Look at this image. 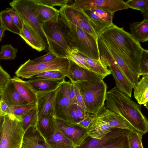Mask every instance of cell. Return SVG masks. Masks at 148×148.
Wrapping results in <instances>:
<instances>
[{
	"label": "cell",
	"mask_w": 148,
	"mask_h": 148,
	"mask_svg": "<svg viewBox=\"0 0 148 148\" xmlns=\"http://www.w3.org/2000/svg\"><path fill=\"white\" fill-rule=\"evenodd\" d=\"M106 107L124 118L134 130L143 135L148 131L147 119L141 107L116 86L107 91Z\"/></svg>",
	"instance_id": "6da1fadb"
},
{
	"label": "cell",
	"mask_w": 148,
	"mask_h": 148,
	"mask_svg": "<svg viewBox=\"0 0 148 148\" xmlns=\"http://www.w3.org/2000/svg\"><path fill=\"white\" fill-rule=\"evenodd\" d=\"M98 36L111 45L129 67L139 76L140 57L144 49L131 34L125 31L123 27H119L113 24Z\"/></svg>",
	"instance_id": "7a4b0ae2"
},
{
	"label": "cell",
	"mask_w": 148,
	"mask_h": 148,
	"mask_svg": "<svg viewBox=\"0 0 148 148\" xmlns=\"http://www.w3.org/2000/svg\"><path fill=\"white\" fill-rule=\"evenodd\" d=\"M59 22L72 49L92 59H100L97 39L60 16Z\"/></svg>",
	"instance_id": "3957f363"
},
{
	"label": "cell",
	"mask_w": 148,
	"mask_h": 148,
	"mask_svg": "<svg viewBox=\"0 0 148 148\" xmlns=\"http://www.w3.org/2000/svg\"><path fill=\"white\" fill-rule=\"evenodd\" d=\"M73 83L79 88L87 112L95 114L105 106L107 86L103 79Z\"/></svg>",
	"instance_id": "277c9868"
},
{
	"label": "cell",
	"mask_w": 148,
	"mask_h": 148,
	"mask_svg": "<svg viewBox=\"0 0 148 148\" xmlns=\"http://www.w3.org/2000/svg\"><path fill=\"white\" fill-rule=\"evenodd\" d=\"M70 62V60L66 58L57 57L49 62L38 63L29 59L20 66L15 74L18 77L30 79L39 73L57 71L66 76Z\"/></svg>",
	"instance_id": "5b68a950"
},
{
	"label": "cell",
	"mask_w": 148,
	"mask_h": 148,
	"mask_svg": "<svg viewBox=\"0 0 148 148\" xmlns=\"http://www.w3.org/2000/svg\"><path fill=\"white\" fill-rule=\"evenodd\" d=\"M42 27L49 52L58 57L67 58L72 49L59 21L57 23L45 22L42 23Z\"/></svg>",
	"instance_id": "8992f818"
},
{
	"label": "cell",
	"mask_w": 148,
	"mask_h": 148,
	"mask_svg": "<svg viewBox=\"0 0 148 148\" xmlns=\"http://www.w3.org/2000/svg\"><path fill=\"white\" fill-rule=\"evenodd\" d=\"M97 40L101 62L111 71L116 86L131 97L133 89L132 85L125 77L101 38L98 36Z\"/></svg>",
	"instance_id": "52a82bcc"
},
{
	"label": "cell",
	"mask_w": 148,
	"mask_h": 148,
	"mask_svg": "<svg viewBox=\"0 0 148 148\" xmlns=\"http://www.w3.org/2000/svg\"><path fill=\"white\" fill-rule=\"evenodd\" d=\"M9 4L18 14L23 21L34 30L47 44L42 29V23L38 19L36 9L38 5L36 0H14Z\"/></svg>",
	"instance_id": "ba28073f"
},
{
	"label": "cell",
	"mask_w": 148,
	"mask_h": 148,
	"mask_svg": "<svg viewBox=\"0 0 148 148\" xmlns=\"http://www.w3.org/2000/svg\"><path fill=\"white\" fill-rule=\"evenodd\" d=\"M24 132L19 121L6 114L0 148H21Z\"/></svg>",
	"instance_id": "9c48e42d"
},
{
	"label": "cell",
	"mask_w": 148,
	"mask_h": 148,
	"mask_svg": "<svg viewBox=\"0 0 148 148\" xmlns=\"http://www.w3.org/2000/svg\"><path fill=\"white\" fill-rule=\"evenodd\" d=\"M59 10L60 16L97 39V33L91 25L88 18L82 10L68 5L60 8Z\"/></svg>",
	"instance_id": "30bf717a"
},
{
	"label": "cell",
	"mask_w": 148,
	"mask_h": 148,
	"mask_svg": "<svg viewBox=\"0 0 148 148\" xmlns=\"http://www.w3.org/2000/svg\"><path fill=\"white\" fill-rule=\"evenodd\" d=\"M71 82L64 80L60 86L56 98L55 118L70 122L69 111L75 104L69 95Z\"/></svg>",
	"instance_id": "8fae6325"
},
{
	"label": "cell",
	"mask_w": 148,
	"mask_h": 148,
	"mask_svg": "<svg viewBox=\"0 0 148 148\" xmlns=\"http://www.w3.org/2000/svg\"><path fill=\"white\" fill-rule=\"evenodd\" d=\"M70 5L81 10L99 9L114 13L129 8L122 0H76Z\"/></svg>",
	"instance_id": "7c38bea8"
},
{
	"label": "cell",
	"mask_w": 148,
	"mask_h": 148,
	"mask_svg": "<svg viewBox=\"0 0 148 148\" xmlns=\"http://www.w3.org/2000/svg\"><path fill=\"white\" fill-rule=\"evenodd\" d=\"M59 130L74 144L76 147L79 145L88 135L87 129L77 123H73L55 118Z\"/></svg>",
	"instance_id": "4fadbf2b"
},
{
	"label": "cell",
	"mask_w": 148,
	"mask_h": 148,
	"mask_svg": "<svg viewBox=\"0 0 148 148\" xmlns=\"http://www.w3.org/2000/svg\"><path fill=\"white\" fill-rule=\"evenodd\" d=\"M60 86L56 90H53L36 93L38 117L48 114L55 117L56 98Z\"/></svg>",
	"instance_id": "5bb4252c"
},
{
	"label": "cell",
	"mask_w": 148,
	"mask_h": 148,
	"mask_svg": "<svg viewBox=\"0 0 148 148\" xmlns=\"http://www.w3.org/2000/svg\"><path fill=\"white\" fill-rule=\"evenodd\" d=\"M66 77L69 78L71 82L73 83L81 81L101 80L105 78L91 70L78 66L71 60Z\"/></svg>",
	"instance_id": "9a60e30c"
},
{
	"label": "cell",
	"mask_w": 148,
	"mask_h": 148,
	"mask_svg": "<svg viewBox=\"0 0 148 148\" xmlns=\"http://www.w3.org/2000/svg\"><path fill=\"white\" fill-rule=\"evenodd\" d=\"M131 131L127 129L112 128L109 133L101 139L94 138L88 135L76 148H99L116 138L127 135Z\"/></svg>",
	"instance_id": "2e32d148"
},
{
	"label": "cell",
	"mask_w": 148,
	"mask_h": 148,
	"mask_svg": "<svg viewBox=\"0 0 148 148\" xmlns=\"http://www.w3.org/2000/svg\"><path fill=\"white\" fill-rule=\"evenodd\" d=\"M21 148H49L45 139L37 126H31L25 132Z\"/></svg>",
	"instance_id": "e0dca14e"
},
{
	"label": "cell",
	"mask_w": 148,
	"mask_h": 148,
	"mask_svg": "<svg viewBox=\"0 0 148 148\" xmlns=\"http://www.w3.org/2000/svg\"><path fill=\"white\" fill-rule=\"evenodd\" d=\"M101 38L125 77L131 84L133 88L138 82L140 77L129 67L117 51L111 45Z\"/></svg>",
	"instance_id": "ac0fdd59"
},
{
	"label": "cell",
	"mask_w": 148,
	"mask_h": 148,
	"mask_svg": "<svg viewBox=\"0 0 148 148\" xmlns=\"http://www.w3.org/2000/svg\"><path fill=\"white\" fill-rule=\"evenodd\" d=\"M112 128L102 117L99 110L95 114L87 128L88 134L93 138L101 139L109 133Z\"/></svg>",
	"instance_id": "d6986e66"
},
{
	"label": "cell",
	"mask_w": 148,
	"mask_h": 148,
	"mask_svg": "<svg viewBox=\"0 0 148 148\" xmlns=\"http://www.w3.org/2000/svg\"><path fill=\"white\" fill-rule=\"evenodd\" d=\"M0 94L1 100L5 103L9 107L27 103L18 92L10 79Z\"/></svg>",
	"instance_id": "ffe728a7"
},
{
	"label": "cell",
	"mask_w": 148,
	"mask_h": 148,
	"mask_svg": "<svg viewBox=\"0 0 148 148\" xmlns=\"http://www.w3.org/2000/svg\"><path fill=\"white\" fill-rule=\"evenodd\" d=\"M23 23V28L19 35L33 49L39 52L45 50L46 44L34 30Z\"/></svg>",
	"instance_id": "44dd1931"
},
{
	"label": "cell",
	"mask_w": 148,
	"mask_h": 148,
	"mask_svg": "<svg viewBox=\"0 0 148 148\" xmlns=\"http://www.w3.org/2000/svg\"><path fill=\"white\" fill-rule=\"evenodd\" d=\"M99 111L102 117L109 124L112 128L134 130L132 126L124 118L108 109L105 106Z\"/></svg>",
	"instance_id": "7402d4cb"
},
{
	"label": "cell",
	"mask_w": 148,
	"mask_h": 148,
	"mask_svg": "<svg viewBox=\"0 0 148 148\" xmlns=\"http://www.w3.org/2000/svg\"><path fill=\"white\" fill-rule=\"evenodd\" d=\"M45 139L49 148H76L73 143L58 129L55 120L53 132Z\"/></svg>",
	"instance_id": "603a6c76"
},
{
	"label": "cell",
	"mask_w": 148,
	"mask_h": 148,
	"mask_svg": "<svg viewBox=\"0 0 148 148\" xmlns=\"http://www.w3.org/2000/svg\"><path fill=\"white\" fill-rule=\"evenodd\" d=\"M64 80V79L53 80L31 78L26 82L36 93L56 90L62 84Z\"/></svg>",
	"instance_id": "cb8c5ba5"
},
{
	"label": "cell",
	"mask_w": 148,
	"mask_h": 148,
	"mask_svg": "<svg viewBox=\"0 0 148 148\" xmlns=\"http://www.w3.org/2000/svg\"><path fill=\"white\" fill-rule=\"evenodd\" d=\"M10 79L18 92L27 103H37V94L27 82L17 76Z\"/></svg>",
	"instance_id": "d4e9b609"
},
{
	"label": "cell",
	"mask_w": 148,
	"mask_h": 148,
	"mask_svg": "<svg viewBox=\"0 0 148 148\" xmlns=\"http://www.w3.org/2000/svg\"><path fill=\"white\" fill-rule=\"evenodd\" d=\"M131 35L137 42H146L148 40V19H143L141 22L130 23Z\"/></svg>",
	"instance_id": "484cf974"
},
{
	"label": "cell",
	"mask_w": 148,
	"mask_h": 148,
	"mask_svg": "<svg viewBox=\"0 0 148 148\" xmlns=\"http://www.w3.org/2000/svg\"><path fill=\"white\" fill-rule=\"evenodd\" d=\"M36 12L38 19L42 24L46 22L57 23L59 21V11L54 7L38 4Z\"/></svg>",
	"instance_id": "4316f807"
},
{
	"label": "cell",
	"mask_w": 148,
	"mask_h": 148,
	"mask_svg": "<svg viewBox=\"0 0 148 148\" xmlns=\"http://www.w3.org/2000/svg\"><path fill=\"white\" fill-rule=\"evenodd\" d=\"M134 89V97L140 105L148 103V75L143 76Z\"/></svg>",
	"instance_id": "83f0119b"
},
{
	"label": "cell",
	"mask_w": 148,
	"mask_h": 148,
	"mask_svg": "<svg viewBox=\"0 0 148 148\" xmlns=\"http://www.w3.org/2000/svg\"><path fill=\"white\" fill-rule=\"evenodd\" d=\"M55 123V117L51 115H44L38 117L37 126L45 139L53 132Z\"/></svg>",
	"instance_id": "f1b7e54d"
},
{
	"label": "cell",
	"mask_w": 148,
	"mask_h": 148,
	"mask_svg": "<svg viewBox=\"0 0 148 148\" xmlns=\"http://www.w3.org/2000/svg\"><path fill=\"white\" fill-rule=\"evenodd\" d=\"M82 10L88 18L91 25L97 36L113 24L102 19L90 10Z\"/></svg>",
	"instance_id": "f546056e"
},
{
	"label": "cell",
	"mask_w": 148,
	"mask_h": 148,
	"mask_svg": "<svg viewBox=\"0 0 148 148\" xmlns=\"http://www.w3.org/2000/svg\"><path fill=\"white\" fill-rule=\"evenodd\" d=\"M36 106L37 104L36 103H27L19 106L9 107L6 114L12 115L20 121L22 117Z\"/></svg>",
	"instance_id": "4dcf8cb0"
},
{
	"label": "cell",
	"mask_w": 148,
	"mask_h": 148,
	"mask_svg": "<svg viewBox=\"0 0 148 148\" xmlns=\"http://www.w3.org/2000/svg\"><path fill=\"white\" fill-rule=\"evenodd\" d=\"M79 53L89 64L90 67L91 71L105 77L111 74V71L107 67L103 65L100 59L98 60L91 59Z\"/></svg>",
	"instance_id": "1f68e13d"
},
{
	"label": "cell",
	"mask_w": 148,
	"mask_h": 148,
	"mask_svg": "<svg viewBox=\"0 0 148 148\" xmlns=\"http://www.w3.org/2000/svg\"><path fill=\"white\" fill-rule=\"evenodd\" d=\"M0 24L5 30L19 35L20 30L15 25L6 9L0 12Z\"/></svg>",
	"instance_id": "d6a6232c"
},
{
	"label": "cell",
	"mask_w": 148,
	"mask_h": 148,
	"mask_svg": "<svg viewBox=\"0 0 148 148\" xmlns=\"http://www.w3.org/2000/svg\"><path fill=\"white\" fill-rule=\"evenodd\" d=\"M38 120L36 106L22 117L20 120V122L24 132L30 127L36 126Z\"/></svg>",
	"instance_id": "836d02e7"
},
{
	"label": "cell",
	"mask_w": 148,
	"mask_h": 148,
	"mask_svg": "<svg viewBox=\"0 0 148 148\" xmlns=\"http://www.w3.org/2000/svg\"><path fill=\"white\" fill-rule=\"evenodd\" d=\"M125 2L128 8L141 11L144 19H148V0H129Z\"/></svg>",
	"instance_id": "e575fe53"
},
{
	"label": "cell",
	"mask_w": 148,
	"mask_h": 148,
	"mask_svg": "<svg viewBox=\"0 0 148 148\" xmlns=\"http://www.w3.org/2000/svg\"><path fill=\"white\" fill-rule=\"evenodd\" d=\"M143 135L134 131H131L127 135L129 148H144L142 142Z\"/></svg>",
	"instance_id": "d590c367"
},
{
	"label": "cell",
	"mask_w": 148,
	"mask_h": 148,
	"mask_svg": "<svg viewBox=\"0 0 148 148\" xmlns=\"http://www.w3.org/2000/svg\"><path fill=\"white\" fill-rule=\"evenodd\" d=\"M17 49L10 44L2 46L0 51V60H13L16 57Z\"/></svg>",
	"instance_id": "8d00e7d4"
},
{
	"label": "cell",
	"mask_w": 148,
	"mask_h": 148,
	"mask_svg": "<svg viewBox=\"0 0 148 148\" xmlns=\"http://www.w3.org/2000/svg\"><path fill=\"white\" fill-rule=\"evenodd\" d=\"M127 135L116 138L99 148H129Z\"/></svg>",
	"instance_id": "74e56055"
},
{
	"label": "cell",
	"mask_w": 148,
	"mask_h": 148,
	"mask_svg": "<svg viewBox=\"0 0 148 148\" xmlns=\"http://www.w3.org/2000/svg\"><path fill=\"white\" fill-rule=\"evenodd\" d=\"M67 58L78 66L91 70L89 64L81 56L77 50L75 49H72Z\"/></svg>",
	"instance_id": "f35d334b"
},
{
	"label": "cell",
	"mask_w": 148,
	"mask_h": 148,
	"mask_svg": "<svg viewBox=\"0 0 148 148\" xmlns=\"http://www.w3.org/2000/svg\"><path fill=\"white\" fill-rule=\"evenodd\" d=\"M139 75H148V51L143 49L141 54L139 63Z\"/></svg>",
	"instance_id": "ab89813d"
},
{
	"label": "cell",
	"mask_w": 148,
	"mask_h": 148,
	"mask_svg": "<svg viewBox=\"0 0 148 148\" xmlns=\"http://www.w3.org/2000/svg\"><path fill=\"white\" fill-rule=\"evenodd\" d=\"M38 3L41 5L53 7L54 6H59L61 8L68 5L69 1L68 0H36Z\"/></svg>",
	"instance_id": "60d3db41"
},
{
	"label": "cell",
	"mask_w": 148,
	"mask_h": 148,
	"mask_svg": "<svg viewBox=\"0 0 148 148\" xmlns=\"http://www.w3.org/2000/svg\"><path fill=\"white\" fill-rule=\"evenodd\" d=\"M6 10L12 18L15 25L21 31L23 28V23L22 20L18 14L12 8H6Z\"/></svg>",
	"instance_id": "b9f144b4"
},
{
	"label": "cell",
	"mask_w": 148,
	"mask_h": 148,
	"mask_svg": "<svg viewBox=\"0 0 148 148\" xmlns=\"http://www.w3.org/2000/svg\"><path fill=\"white\" fill-rule=\"evenodd\" d=\"M90 10L102 19L107 22L113 23L112 20L114 13L99 9Z\"/></svg>",
	"instance_id": "7bdbcfd3"
},
{
	"label": "cell",
	"mask_w": 148,
	"mask_h": 148,
	"mask_svg": "<svg viewBox=\"0 0 148 148\" xmlns=\"http://www.w3.org/2000/svg\"><path fill=\"white\" fill-rule=\"evenodd\" d=\"M10 79V75L0 65V92L5 88Z\"/></svg>",
	"instance_id": "ee69618b"
},
{
	"label": "cell",
	"mask_w": 148,
	"mask_h": 148,
	"mask_svg": "<svg viewBox=\"0 0 148 148\" xmlns=\"http://www.w3.org/2000/svg\"><path fill=\"white\" fill-rule=\"evenodd\" d=\"M56 56L49 52L46 54L33 60V61L36 63L47 62L57 58Z\"/></svg>",
	"instance_id": "f6af8a7d"
},
{
	"label": "cell",
	"mask_w": 148,
	"mask_h": 148,
	"mask_svg": "<svg viewBox=\"0 0 148 148\" xmlns=\"http://www.w3.org/2000/svg\"><path fill=\"white\" fill-rule=\"evenodd\" d=\"M95 114L87 113L85 118L78 123L82 127L87 129L90 123L94 117Z\"/></svg>",
	"instance_id": "bcb514c9"
},
{
	"label": "cell",
	"mask_w": 148,
	"mask_h": 148,
	"mask_svg": "<svg viewBox=\"0 0 148 148\" xmlns=\"http://www.w3.org/2000/svg\"><path fill=\"white\" fill-rule=\"evenodd\" d=\"M73 84H74V88L75 92L76 97L77 105L80 106L83 109L86 110L83 99L79 88L75 84L73 83Z\"/></svg>",
	"instance_id": "7dc6e473"
},
{
	"label": "cell",
	"mask_w": 148,
	"mask_h": 148,
	"mask_svg": "<svg viewBox=\"0 0 148 148\" xmlns=\"http://www.w3.org/2000/svg\"><path fill=\"white\" fill-rule=\"evenodd\" d=\"M66 76L62 73L57 71H54L49 76L46 77L44 79L53 80H60L65 79Z\"/></svg>",
	"instance_id": "c3c4849f"
},
{
	"label": "cell",
	"mask_w": 148,
	"mask_h": 148,
	"mask_svg": "<svg viewBox=\"0 0 148 148\" xmlns=\"http://www.w3.org/2000/svg\"><path fill=\"white\" fill-rule=\"evenodd\" d=\"M76 111L81 121L85 118L87 113L85 110L83 109L77 104L76 105Z\"/></svg>",
	"instance_id": "681fc988"
},
{
	"label": "cell",
	"mask_w": 148,
	"mask_h": 148,
	"mask_svg": "<svg viewBox=\"0 0 148 148\" xmlns=\"http://www.w3.org/2000/svg\"><path fill=\"white\" fill-rule=\"evenodd\" d=\"M69 95L71 99L75 104H77L74 84L71 83L69 88Z\"/></svg>",
	"instance_id": "f907efd6"
},
{
	"label": "cell",
	"mask_w": 148,
	"mask_h": 148,
	"mask_svg": "<svg viewBox=\"0 0 148 148\" xmlns=\"http://www.w3.org/2000/svg\"><path fill=\"white\" fill-rule=\"evenodd\" d=\"M9 107L4 101L1 100L0 102V114L5 115Z\"/></svg>",
	"instance_id": "816d5d0a"
},
{
	"label": "cell",
	"mask_w": 148,
	"mask_h": 148,
	"mask_svg": "<svg viewBox=\"0 0 148 148\" xmlns=\"http://www.w3.org/2000/svg\"><path fill=\"white\" fill-rule=\"evenodd\" d=\"M4 119V115L0 114V144L3 133Z\"/></svg>",
	"instance_id": "f5cc1de1"
},
{
	"label": "cell",
	"mask_w": 148,
	"mask_h": 148,
	"mask_svg": "<svg viewBox=\"0 0 148 148\" xmlns=\"http://www.w3.org/2000/svg\"><path fill=\"white\" fill-rule=\"evenodd\" d=\"M5 30L4 28L0 24V42L2 39Z\"/></svg>",
	"instance_id": "db71d44e"
},
{
	"label": "cell",
	"mask_w": 148,
	"mask_h": 148,
	"mask_svg": "<svg viewBox=\"0 0 148 148\" xmlns=\"http://www.w3.org/2000/svg\"><path fill=\"white\" fill-rule=\"evenodd\" d=\"M1 101V95H0V102Z\"/></svg>",
	"instance_id": "11a10c76"
}]
</instances>
